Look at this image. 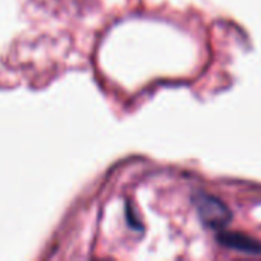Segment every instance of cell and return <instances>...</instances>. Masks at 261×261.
Segmentation results:
<instances>
[{
  "label": "cell",
  "instance_id": "1",
  "mask_svg": "<svg viewBox=\"0 0 261 261\" xmlns=\"http://www.w3.org/2000/svg\"><path fill=\"white\" fill-rule=\"evenodd\" d=\"M194 202H196V208H197V213H199L202 223L206 225L208 228L222 229L232 219L229 208L222 200H219L217 197L200 193L196 196Z\"/></svg>",
  "mask_w": 261,
  "mask_h": 261
},
{
  "label": "cell",
  "instance_id": "2",
  "mask_svg": "<svg viewBox=\"0 0 261 261\" xmlns=\"http://www.w3.org/2000/svg\"><path fill=\"white\" fill-rule=\"evenodd\" d=\"M217 240L220 245L243 252L249 255H261V242L245 234V232H237V231H223L217 236Z\"/></svg>",
  "mask_w": 261,
  "mask_h": 261
}]
</instances>
